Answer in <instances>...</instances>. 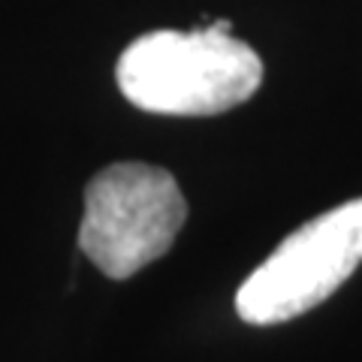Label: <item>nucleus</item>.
<instances>
[{
    "instance_id": "f03ea898",
    "label": "nucleus",
    "mask_w": 362,
    "mask_h": 362,
    "mask_svg": "<svg viewBox=\"0 0 362 362\" xmlns=\"http://www.w3.org/2000/svg\"><path fill=\"white\" fill-rule=\"evenodd\" d=\"M187 221L173 173L148 163H112L90 178L78 247L103 275L124 281L160 259Z\"/></svg>"
},
{
    "instance_id": "7ed1b4c3",
    "label": "nucleus",
    "mask_w": 362,
    "mask_h": 362,
    "mask_svg": "<svg viewBox=\"0 0 362 362\" xmlns=\"http://www.w3.org/2000/svg\"><path fill=\"white\" fill-rule=\"evenodd\" d=\"M362 263V199L329 209L290 233L235 293L251 326H275L317 308Z\"/></svg>"
},
{
    "instance_id": "f257e3e1",
    "label": "nucleus",
    "mask_w": 362,
    "mask_h": 362,
    "mask_svg": "<svg viewBox=\"0 0 362 362\" xmlns=\"http://www.w3.org/2000/svg\"><path fill=\"white\" fill-rule=\"evenodd\" d=\"M121 94L154 115H221L263 82V61L230 33V21L199 30H154L133 40L118 61Z\"/></svg>"
}]
</instances>
